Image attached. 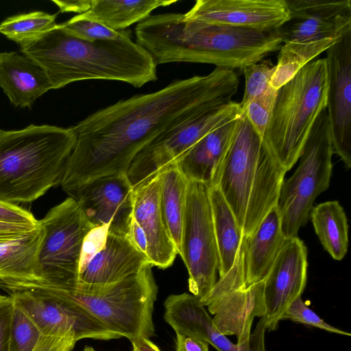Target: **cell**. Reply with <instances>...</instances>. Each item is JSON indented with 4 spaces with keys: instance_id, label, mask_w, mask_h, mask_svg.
<instances>
[{
    "instance_id": "obj_1",
    "label": "cell",
    "mask_w": 351,
    "mask_h": 351,
    "mask_svg": "<svg viewBox=\"0 0 351 351\" xmlns=\"http://www.w3.org/2000/svg\"><path fill=\"white\" fill-rule=\"evenodd\" d=\"M239 84L232 69L171 82L99 110L72 127L76 141L60 184L75 199L99 177L127 173L136 154L167 130L213 106L232 101Z\"/></svg>"
},
{
    "instance_id": "obj_2",
    "label": "cell",
    "mask_w": 351,
    "mask_h": 351,
    "mask_svg": "<svg viewBox=\"0 0 351 351\" xmlns=\"http://www.w3.org/2000/svg\"><path fill=\"white\" fill-rule=\"evenodd\" d=\"M135 35L157 65L206 63L232 70L258 62L282 43L278 29L215 24L181 13L150 15L137 24Z\"/></svg>"
},
{
    "instance_id": "obj_3",
    "label": "cell",
    "mask_w": 351,
    "mask_h": 351,
    "mask_svg": "<svg viewBox=\"0 0 351 351\" xmlns=\"http://www.w3.org/2000/svg\"><path fill=\"white\" fill-rule=\"evenodd\" d=\"M21 53L38 63L52 89L87 80H114L140 88L157 80V64L132 39L87 40L60 24L20 45Z\"/></svg>"
},
{
    "instance_id": "obj_4",
    "label": "cell",
    "mask_w": 351,
    "mask_h": 351,
    "mask_svg": "<svg viewBox=\"0 0 351 351\" xmlns=\"http://www.w3.org/2000/svg\"><path fill=\"white\" fill-rule=\"evenodd\" d=\"M75 141L72 128L0 130V202L30 203L60 185Z\"/></svg>"
},
{
    "instance_id": "obj_5",
    "label": "cell",
    "mask_w": 351,
    "mask_h": 351,
    "mask_svg": "<svg viewBox=\"0 0 351 351\" xmlns=\"http://www.w3.org/2000/svg\"><path fill=\"white\" fill-rule=\"evenodd\" d=\"M286 171L242 113L225 154L217 186L243 236L278 205Z\"/></svg>"
},
{
    "instance_id": "obj_6",
    "label": "cell",
    "mask_w": 351,
    "mask_h": 351,
    "mask_svg": "<svg viewBox=\"0 0 351 351\" xmlns=\"http://www.w3.org/2000/svg\"><path fill=\"white\" fill-rule=\"evenodd\" d=\"M148 265L119 281L95 285L81 283L64 287L28 282L36 287L69 299L88 311L107 328L130 341L154 335L152 319L158 287Z\"/></svg>"
},
{
    "instance_id": "obj_7",
    "label": "cell",
    "mask_w": 351,
    "mask_h": 351,
    "mask_svg": "<svg viewBox=\"0 0 351 351\" xmlns=\"http://www.w3.org/2000/svg\"><path fill=\"white\" fill-rule=\"evenodd\" d=\"M324 58L312 60L277 90L263 145L287 172L298 160L308 136L326 105Z\"/></svg>"
},
{
    "instance_id": "obj_8",
    "label": "cell",
    "mask_w": 351,
    "mask_h": 351,
    "mask_svg": "<svg viewBox=\"0 0 351 351\" xmlns=\"http://www.w3.org/2000/svg\"><path fill=\"white\" fill-rule=\"evenodd\" d=\"M333 154L330 123L325 108L308 136L297 169L283 181L280 188L278 208L285 238L297 236L300 228L308 221L315 199L328 188Z\"/></svg>"
},
{
    "instance_id": "obj_9",
    "label": "cell",
    "mask_w": 351,
    "mask_h": 351,
    "mask_svg": "<svg viewBox=\"0 0 351 351\" xmlns=\"http://www.w3.org/2000/svg\"><path fill=\"white\" fill-rule=\"evenodd\" d=\"M38 223L43 234L35 281L56 287L76 284L84 242L95 228L71 197L51 208Z\"/></svg>"
},
{
    "instance_id": "obj_10",
    "label": "cell",
    "mask_w": 351,
    "mask_h": 351,
    "mask_svg": "<svg viewBox=\"0 0 351 351\" xmlns=\"http://www.w3.org/2000/svg\"><path fill=\"white\" fill-rule=\"evenodd\" d=\"M242 114L231 101L197 113L160 134L134 158L127 171L134 189L176 163L201 138L226 121Z\"/></svg>"
},
{
    "instance_id": "obj_11",
    "label": "cell",
    "mask_w": 351,
    "mask_h": 351,
    "mask_svg": "<svg viewBox=\"0 0 351 351\" xmlns=\"http://www.w3.org/2000/svg\"><path fill=\"white\" fill-rule=\"evenodd\" d=\"M180 256L189 273V289L205 298L217 282L219 255L215 234L209 187L189 181Z\"/></svg>"
},
{
    "instance_id": "obj_12",
    "label": "cell",
    "mask_w": 351,
    "mask_h": 351,
    "mask_svg": "<svg viewBox=\"0 0 351 351\" xmlns=\"http://www.w3.org/2000/svg\"><path fill=\"white\" fill-rule=\"evenodd\" d=\"M10 296L43 336L69 337L76 341L91 338L119 339L88 311L76 302L36 287L11 290Z\"/></svg>"
},
{
    "instance_id": "obj_13",
    "label": "cell",
    "mask_w": 351,
    "mask_h": 351,
    "mask_svg": "<svg viewBox=\"0 0 351 351\" xmlns=\"http://www.w3.org/2000/svg\"><path fill=\"white\" fill-rule=\"evenodd\" d=\"M148 265L152 264L147 256L127 235L111 233L105 227L97 228L84 242L77 282L105 285L136 274Z\"/></svg>"
},
{
    "instance_id": "obj_14",
    "label": "cell",
    "mask_w": 351,
    "mask_h": 351,
    "mask_svg": "<svg viewBox=\"0 0 351 351\" xmlns=\"http://www.w3.org/2000/svg\"><path fill=\"white\" fill-rule=\"evenodd\" d=\"M326 109L334 154L351 167V30L326 51Z\"/></svg>"
},
{
    "instance_id": "obj_15",
    "label": "cell",
    "mask_w": 351,
    "mask_h": 351,
    "mask_svg": "<svg viewBox=\"0 0 351 351\" xmlns=\"http://www.w3.org/2000/svg\"><path fill=\"white\" fill-rule=\"evenodd\" d=\"M88 221L95 228L127 235L132 217L134 188L126 173L93 179L86 183L75 199Z\"/></svg>"
},
{
    "instance_id": "obj_16",
    "label": "cell",
    "mask_w": 351,
    "mask_h": 351,
    "mask_svg": "<svg viewBox=\"0 0 351 351\" xmlns=\"http://www.w3.org/2000/svg\"><path fill=\"white\" fill-rule=\"evenodd\" d=\"M289 19L278 28L282 43L339 38L351 30L350 0H285Z\"/></svg>"
},
{
    "instance_id": "obj_17",
    "label": "cell",
    "mask_w": 351,
    "mask_h": 351,
    "mask_svg": "<svg viewBox=\"0 0 351 351\" xmlns=\"http://www.w3.org/2000/svg\"><path fill=\"white\" fill-rule=\"evenodd\" d=\"M307 250L297 236L285 238L265 280L266 330L278 328L288 306L303 293L307 279Z\"/></svg>"
},
{
    "instance_id": "obj_18",
    "label": "cell",
    "mask_w": 351,
    "mask_h": 351,
    "mask_svg": "<svg viewBox=\"0 0 351 351\" xmlns=\"http://www.w3.org/2000/svg\"><path fill=\"white\" fill-rule=\"evenodd\" d=\"M187 19L258 29H275L289 19L285 0H197Z\"/></svg>"
},
{
    "instance_id": "obj_19",
    "label": "cell",
    "mask_w": 351,
    "mask_h": 351,
    "mask_svg": "<svg viewBox=\"0 0 351 351\" xmlns=\"http://www.w3.org/2000/svg\"><path fill=\"white\" fill-rule=\"evenodd\" d=\"M159 176L134 189L132 216L143 230L152 266L170 267L178 254L166 228L159 202Z\"/></svg>"
},
{
    "instance_id": "obj_20",
    "label": "cell",
    "mask_w": 351,
    "mask_h": 351,
    "mask_svg": "<svg viewBox=\"0 0 351 351\" xmlns=\"http://www.w3.org/2000/svg\"><path fill=\"white\" fill-rule=\"evenodd\" d=\"M265 280L245 289H237L213 299L200 300L214 315L213 321L221 334L236 335L237 341L249 337L254 318L266 314Z\"/></svg>"
},
{
    "instance_id": "obj_21",
    "label": "cell",
    "mask_w": 351,
    "mask_h": 351,
    "mask_svg": "<svg viewBox=\"0 0 351 351\" xmlns=\"http://www.w3.org/2000/svg\"><path fill=\"white\" fill-rule=\"evenodd\" d=\"M164 307V319L176 333L204 341L218 351H237V345L218 330L196 296L187 293L170 295Z\"/></svg>"
},
{
    "instance_id": "obj_22",
    "label": "cell",
    "mask_w": 351,
    "mask_h": 351,
    "mask_svg": "<svg viewBox=\"0 0 351 351\" xmlns=\"http://www.w3.org/2000/svg\"><path fill=\"white\" fill-rule=\"evenodd\" d=\"M240 116L207 134L176 163L188 181L202 182L208 187L217 185L221 164Z\"/></svg>"
},
{
    "instance_id": "obj_23",
    "label": "cell",
    "mask_w": 351,
    "mask_h": 351,
    "mask_svg": "<svg viewBox=\"0 0 351 351\" xmlns=\"http://www.w3.org/2000/svg\"><path fill=\"white\" fill-rule=\"evenodd\" d=\"M0 87L14 106L29 108L38 97L52 89L43 67L15 51L0 52Z\"/></svg>"
},
{
    "instance_id": "obj_24",
    "label": "cell",
    "mask_w": 351,
    "mask_h": 351,
    "mask_svg": "<svg viewBox=\"0 0 351 351\" xmlns=\"http://www.w3.org/2000/svg\"><path fill=\"white\" fill-rule=\"evenodd\" d=\"M285 239L277 205L269 211L252 234L244 236L245 289L267 278Z\"/></svg>"
},
{
    "instance_id": "obj_25",
    "label": "cell",
    "mask_w": 351,
    "mask_h": 351,
    "mask_svg": "<svg viewBox=\"0 0 351 351\" xmlns=\"http://www.w3.org/2000/svg\"><path fill=\"white\" fill-rule=\"evenodd\" d=\"M209 197L219 255L218 272L222 278L241 258L244 236L217 185L209 187Z\"/></svg>"
},
{
    "instance_id": "obj_26",
    "label": "cell",
    "mask_w": 351,
    "mask_h": 351,
    "mask_svg": "<svg viewBox=\"0 0 351 351\" xmlns=\"http://www.w3.org/2000/svg\"><path fill=\"white\" fill-rule=\"evenodd\" d=\"M39 225L30 232L0 245V280L6 283L35 281L38 248L43 238Z\"/></svg>"
},
{
    "instance_id": "obj_27",
    "label": "cell",
    "mask_w": 351,
    "mask_h": 351,
    "mask_svg": "<svg viewBox=\"0 0 351 351\" xmlns=\"http://www.w3.org/2000/svg\"><path fill=\"white\" fill-rule=\"evenodd\" d=\"M159 176V202L162 215L180 255L186 204L189 181L176 165L162 170Z\"/></svg>"
},
{
    "instance_id": "obj_28",
    "label": "cell",
    "mask_w": 351,
    "mask_h": 351,
    "mask_svg": "<svg viewBox=\"0 0 351 351\" xmlns=\"http://www.w3.org/2000/svg\"><path fill=\"white\" fill-rule=\"evenodd\" d=\"M176 2V0H92L89 10L80 15L113 30H123L145 20L154 10Z\"/></svg>"
},
{
    "instance_id": "obj_29",
    "label": "cell",
    "mask_w": 351,
    "mask_h": 351,
    "mask_svg": "<svg viewBox=\"0 0 351 351\" xmlns=\"http://www.w3.org/2000/svg\"><path fill=\"white\" fill-rule=\"evenodd\" d=\"M309 217L325 250L336 261L343 258L348 247V224L338 201H328L313 207Z\"/></svg>"
},
{
    "instance_id": "obj_30",
    "label": "cell",
    "mask_w": 351,
    "mask_h": 351,
    "mask_svg": "<svg viewBox=\"0 0 351 351\" xmlns=\"http://www.w3.org/2000/svg\"><path fill=\"white\" fill-rule=\"evenodd\" d=\"M339 38H328L308 42H290L280 48L276 69L270 84L278 90L306 64L326 51Z\"/></svg>"
},
{
    "instance_id": "obj_31",
    "label": "cell",
    "mask_w": 351,
    "mask_h": 351,
    "mask_svg": "<svg viewBox=\"0 0 351 351\" xmlns=\"http://www.w3.org/2000/svg\"><path fill=\"white\" fill-rule=\"evenodd\" d=\"M56 17L42 11L12 16L0 23V33L20 45L54 27Z\"/></svg>"
},
{
    "instance_id": "obj_32",
    "label": "cell",
    "mask_w": 351,
    "mask_h": 351,
    "mask_svg": "<svg viewBox=\"0 0 351 351\" xmlns=\"http://www.w3.org/2000/svg\"><path fill=\"white\" fill-rule=\"evenodd\" d=\"M64 29L79 38L90 40H115L132 39L129 29L113 30L93 20L80 14L60 24Z\"/></svg>"
},
{
    "instance_id": "obj_33",
    "label": "cell",
    "mask_w": 351,
    "mask_h": 351,
    "mask_svg": "<svg viewBox=\"0 0 351 351\" xmlns=\"http://www.w3.org/2000/svg\"><path fill=\"white\" fill-rule=\"evenodd\" d=\"M275 69L276 65L270 60L250 64L242 69L245 77L244 94L239 103L242 113L254 99L271 87L270 82Z\"/></svg>"
},
{
    "instance_id": "obj_34",
    "label": "cell",
    "mask_w": 351,
    "mask_h": 351,
    "mask_svg": "<svg viewBox=\"0 0 351 351\" xmlns=\"http://www.w3.org/2000/svg\"><path fill=\"white\" fill-rule=\"evenodd\" d=\"M41 337L36 326L15 304L10 351H33Z\"/></svg>"
},
{
    "instance_id": "obj_35",
    "label": "cell",
    "mask_w": 351,
    "mask_h": 351,
    "mask_svg": "<svg viewBox=\"0 0 351 351\" xmlns=\"http://www.w3.org/2000/svg\"><path fill=\"white\" fill-rule=\"evenodd\" d=\"M277 90L271 87L254 99L243 112L258 136L262 138L269 121Z\"/></svg>"
},
{
    "instance_id": "obj_36",
    "label": "cell",
    "mask_w": 351,
    "mask_h": 351,
    "mask_svg": "<svg viewBox=\"0 0 351 351\" xmlns=\"http://www.w3.org/2000/svg\"><path fill=\"white\" fill-rule=\"evenodd\" d=\"M289 319L295 322L316 327L338 335L350 336V333L333 327L324 322L303 301L302 295L298 297L287 308L281 320Z\"/></svg>"
},
{
    "instance_id": "obj_37",
    "label": "cell",
    "mask_w": 351,
    "mask_h": 351,
    "mask_svg": "<svg viewBox=\"0 0 351 351\" xmlns=\"http://www.w3.org/2000/svg\"><path fill=\"white\" fill-rule=\"evenodd\" d=\"M14 306L10 295L0 294V351H10Z\"/></svg>"
},
{
    "instance_id": "obj_38",
    "label": "cell",
    "mask_w": 351,
    "mask_h": 351,
    "mask_svg": "<svg viewBox=\"0 0 351 351\" xmlns=\"http://www.w3.org/2000/svg\"><path fill=\"white\" fill-rule=\"evenodd\" d=\"M0 222L35 226L38 223L29 210L3 202H0Z\"/></svg>"
},
{
    "instance_id": "obj_39",
    "label": "cell",
    "mask_w": 351,
    "mask_h": 351,
    "mask_svg": "<svg viewBox=\"0 0 351 351\" xmlns=\"http://www.w3.org/2000/svg\"><path fill=\"white\" fill-rule=\"evenodd\" d=\"M266 317L263 315L247 339L237 341V351H265Z\"/></svg>"
},
{
    "instance_id": "obj_40",
    "label": "cell",
    "mask_w": 351,
    "mask_h": 351,
    "mask_svg": "<svg viewBox=\"0 0 351 351\" xmlns=\"http://www.w3.org/2000/svg\"><path fill=\"white\" fill-rule=\"evenodd\" d=\"M76 342L69 337L42 335L33 351H71Z\"/></svg>"
},
{
    "instance_id": "obj_41",
    "label": "cell",
    "mask_w": 351,
    "mask_h": 351,
    "mask_svg": "<svg viewBox=\"0 0 351 351\" xmlns=\"http://www.w3.org/2000/svg\"><path fill=\"white\" fill-rule=\"evenodd\" d=\"M37 226L0 222V245L30 232Z\"/></svg>"
},
{
    "instance_id": "obj_42",
    "label": "cell",
    "mask_w": 351,
    "mask_h": 351,
    "mask_svg": "<svg viewBox=\"0 0 351 351\" xmlns=\"http://www.w3.org/2000/svg\"><path fill=\"white\" fill-rule=\"evenodd\" d=\"M176 351H208V343L187 335L176 333Z\"/></svg>"
},
{
    "instance_id": "obj_43",
    "label": "cell",
    "mask_w": 351,
    "mask_h": 351,
    "mask_svg": "<svg viewBox=\"0 0 351 351\" xmlns=\"http://www.w3.org/2000/svg\"><path fill=\"white\" fill-rule=\"evenodd\" d=\"M127 237L138 250L147 256V243L145 236L143 230L135 221L133 216L129 226Z\"/></svg>"
},
{
    "instance_id": "obj_44",
    "label": "cell",
    "mask_w": 351,
    "mask_h": 351,
    "mask_svg": "<svg viewBox=\"0 0 351 351\" xmlns=\"http://www.w3.org/2000/svg\"><path fill=\"white\" fill-rule=\"evenodd\" d=\"M52 2L56 4L60 12H75L82 14L89 10L92 0H53Z\"/></svg>"
},
{
    "instance_id": "obj_45",
    "label": "cell",
    "mask_w": 351,
    "mask_h": 351,
    "mask_svg": "<svg viewBox=\"0 0 351 351\" xmlns=\"http://www.w3.org/2000/svg\"><path fill=\"white\" fill-rule=\"evenodd\" d=\"M131 342L133 351H161L160 348L149 339L139 338Z\"/></svg>"
},
{
    "instance_id": "obj_46",
    "label": "cell",
    "mask_w": 351,
    "mask_h": 351,
    "mask_svg": "<svg viewBox=\"0 0 351 351\" xmlns=\"http://www.w3.org/2000/svg\"><path fill=\"white\" fill-rule=\"evenodd\" d=\"M82 351H95L93 348L90 346H86Z\"/></svg>"
}]
</instances>
